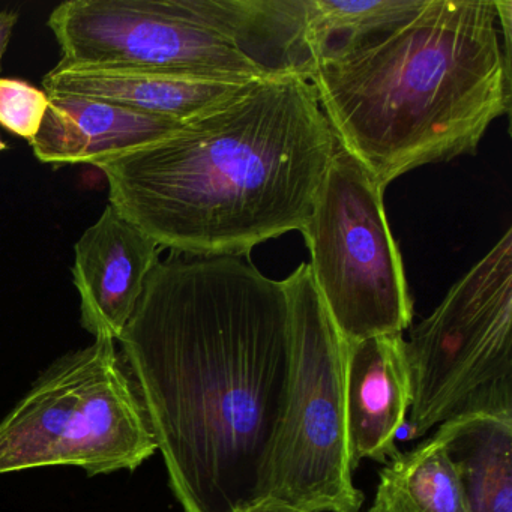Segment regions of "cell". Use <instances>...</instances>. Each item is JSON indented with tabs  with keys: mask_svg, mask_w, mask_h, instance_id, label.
Instances as JSON below:
<instances>
[{
	"mask_svg": "<svg viewBox=\"0 0 512 512\" xmlns=\"http://www.w3.org/2000/svg\"><path fill=\"white\" fill-rule=\"evenodd\" d=\"M337 149L313 85L287 71L98 169L110 205L161 248L244 256L304 230Z\"/></svg>",
	"mask_w": 512,
	"mask_h": 512,
	"instance_id": "2",
	"label": "cell"
},
{
	"mask_svg": "<svg viewBox=\"0 0 512 512\" xmlns=\"http://www.w3.org/2000/svg\"><path fill=\"white\" fill-rule=\"evenodd\" d=\"M511 71L494 0H425L400 25L314 62L308 82L338 146L386 188L475 154L511 113Z\"/></svg>",
	"mask_w": 512,
	"mask_h": 512,
	"instance_id": "3",
	"label": "cell"
},
{
	"mask_svg": "<svg viewBox=\"0 0 512 512\" xmlns=\"http://www.w3.org/2000/svg\"><path fill=\"white\" fill-rule=\"evenodd\" d=\"M248 83L59 62L44 76L43 88L49 97L91 98L187 124L235 97Z\"/></svg>",
	"mask_w": 512,
	"mask_h": 512,
	"instance_id": "11",
	"label": "cell"
},
{
	"mask_svg": "<svg viewBox=\"0 0 512 512\" xmlns=\"http://www.w3.org/2000/svg\"><path fill=\"white\" fill-rule=\"evenodd\" d=\"M434 436L457 466L472 512H512V416H458Z\"/></svg>",
	"mask_w": 512,
	"mask_h": 512,
	"instance_id": "13",
	"label": "cell"
},
{
	"mask_svg": "<svg viewBox=\"0 0 512 512\" xmlns=\"http://www.w3.org/2000/svg\"><path fill=\"white\" fill-rule=\"evenodd\" d=\"M47 26L62 64L247 83L272 76L205 13L203 0H70ZM287 73V71H284Z\"/></svg>",
	"mask_w": 512,
	"mask_h": 512,
	"instance_id": "8",
	"label": "cell"
},
{
	"mask_svg": "<svg viewBox=\"0 0 512 512\" xmlns=\"http://www.w3.org/2000/svg\"><path fill=\"white\" fill-rule=\"evenodd\" d=\"M182 125L91 98L50 97L49 110L31 146L41 163L98 167L160 142Z\"/></svg>",
	"mask_w": 512,
	"mask_h": 512,
	"instance_id": "12",
	"label": "cell"
},
{
	"mask_svg": "<svg viewBox=\"0 0 512 512\" xmlns=\"http://www.w3.org/2000/svg\"><path fill=\"white\" fill-rule=\"evenodd\" d=\"M17 20H19V14L14 13V11H2L0 13V68H2V59H4L5 52H7L11 38H13Z\"/></svg>",
	"mask_w": 512,
	"mask_h": 512,
	"instance_id": "18",
	"label": "cell"
},
{
	"mask_svg": "<svg viewBox=\"0 0 512 512\" xmlns=\"http://www.w3.org/2000/svg\"><path fill=\"white\" fill-rule=\"evenodd\" d=\"M496 17L500 23V32L503 35V50L511 59V34H512V2L509 0H494Z\"/></svg>",
	"mask_w": 512,
	"mask_h": 512,
	"instance_id": "17",
	"label": "cell"
},
{
	"mask_svg": "<svg viewBox=\"0 0 512 512\" xmlns=\"http://www.w3.org/2000/svg\"><path fill=\"white\" fill-rule=\"evenodd\" d=\"M425 0H302L301 44L314 62L410 19Z\"/></svg>",
	"mask_w": 512,
	"mask_h": 512,
	"instance_id": "15",
	"label": "cell"
},
{
	"mask_svg": "<svg viewBox=\"0 0 512 512\" xmlns=\"http://www.w3.org/2000/svg\"><path fill=\"white\" fill-rule=\"evenodd\" d=\"M368 512H472L466 487L437 436L400 452L380 472Z\"/></svg>",
	"mask_w": 512,
	"mask_h": 512,
	"instance_id": "14",
	"label": "cell"
},
{
	"mask_svg": "<svg viewBox=\"0 0 512 512\" xmlns=\"http://www.w3.org/2000/svg\"><path fill=\"white\" fill-rule=\"evenodd\" d=\"M158 451L116 341L53 362L0 422V475L74 466L89 476L134 470Z\"/></svg>",
	"mask_w": 512,
	"mask_h": 512,
	"instance_id": "4",
	"label": "cell"
},
{
	"mask_svg": "<svg viewBox=\"0 0 512 512\" xmlns=\"http://www.w3.org/2000/svg\"><path fill=\"white\" fill-rule=\"evenodd\" d=\"M49 106L50 97L44 89L25 80L0 77V125L10 133L31 143Z\"/></svg>",
	"mask_w": 512,
	"mask_h": 512,
	"instance_id": "16",
	"label": "cell"
},
{
	"mask_svg": "<svg viewBox=\"0 0 512 512\" xmlns=\"http://www.w3.org/2000/svg\"><path fill=\"white\" fill-rule=\"evenodd\" d=\"M238 512H323V511H302V509L293 508L286 503L277 502V500L263 499L259 502L251 503Z\"/></svg>",
	"mask_w": 512,
	"mask_h": 512,
	"instance_id": "19",
	"label": "cell"
},
{
	"mask_svg": "<svg viewBox=\"0 0 512 512\" xmlns=\"http://www.w3.org/2000/svg\"><path fill=\"white\" fill-rule=\"evenodd\" d=\"M163 248L112 205L74 247L80 322L95 338L118 341L145 292Z\"/></svg>",
	"mask_w": 512,
	"mask_h": 512,
	"instance_id": "9",
	"label": "cell"
},
{
	"mask_svg": "<svg viewBox=\"0 0 512 512\" xmlns=\"http://www.w3.org/2000/svg\"><path fill=\"white\" fill-rule=\"evenodd\" d=\"M512 230L404 340L410 439L470 413L512 416Z\"/></svg>",
	"mask_w": 512,
	"mask_h": 512,
	"instance_id": "5",
	"label": "cell"
},
{
	"mask_svg": "<svg viewBox=\"0 0 512 512\" xmlns=\"http://www.w3.org/2000/svg\"><path fill=\"white\" fill-rule=\"evenodd\" d=\"M412 406V377L403 334L349 344L346 371L347 436L352 467L388 463L400 454L395 439Z\"/></svg>",
	"mask_w": 512,
	"mask_h": 512,
	"instance_id": "10",
	"label": "cell"
},
{
	"mask_svg": "<svg viewBox=\"0 0 512 512\" xmlns=\"http://www.w3.org/2000/svg\"><path fill=\"white\" fill-rule=\"evenodd\" d=\"M385 188L338 146L302 235L317 292L347 344L403 334L413 319Z\"/></svg>",
	"mask_w": 512,
	"mask_h": 512,
	"instance_id": "7",
	"label": "cell"
},
{
	"mask_svg": "<svg viewBox=\"0 0 512 512\" xmlns=\"http://www.w3.org/2000/svg\"><path fill=\"white\" fill-rule=\"evenodd\" d=\"M5 149H7V145H5V143L2 142V140H0V152L5 151Z\"/></svg>",
	"mask_w": 512,
	"mask_h": 512,
	"instance_id": "20",
	"label": "cell"
},
{
	"mask_svg": "<svg viewBox=\"0 0 512 512\" xmlns=\"http://www.w3.org/2000/svg\"><path fill=\"white\" fill-rule=\"evenodd\" d=\"M118 341L184 512L265 499L292 365L284 280L250 254L170 251Z\"/></svg>",
	"mask_w": 512,
	"mask_h": 512,
	"instance_id": "1",
	"label": "cell"
},
{
	"mask_svg": "<svg viewBox=\"0 0 512 512\" xmlns=\"http://www.w3.org/2000/svg\"><path fill=\"white\" fill-rule=\"evenodd\" d=\"M292 314V365L265 499L302 511L359 512L346 416L349 344L301 263L284 280Z\"/></svg>",
	"mask_w": 512,
	"mask_h": 512,
	"instance_id": "6",
	"label": "cell"
}]
</instances>
